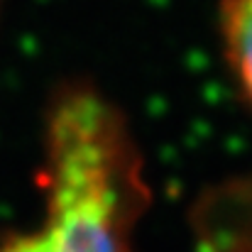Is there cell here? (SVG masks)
I'll use <instances>...</instances> for the list:
<instances>
[{
    "label": "cell",
    "instance_id": "1",
    "mask_svg": "<svg viewBox=\"0 0 252 252\" xmlns=\"http://www.w3.org/2000/svg\"><path fill=\"white\" fill-rule=\"evenodd\" d=\"M44 220L0 252H135L150 206L145 164L120 110L95 88H59L44 120Z\"/></svg>",
    "mask_w": 252,
    "mask_h": 252
},
{
    "label": "cell",
    "instance_id": "2",
    "mask_svg": "<svg viewBox=\"0 0 252 252\" xmlns=\"http://www.w3.org/2000/svg\"><path fill=\"white\" fill-rule=\"evenodd\" d=\"M191 225L193 252H252V174L208 189Z\"/></svg>",
    "mask_w": 252,
    "mask_h": 252
},
{
    "label": "cell",
    "instance_id": "3",
    "mask_svg": "<svg viewBox=\"0 0 252 252\" xmlns=\"http://www.w3.org/2000/svg\"><path fill=\"white\" fill-rule=\"evenodd\" d=\"M220 37L235 81L252 103V0L220 2Z\"/></svg>",
    "mask_w": 252,
    "mask_h": 252
}]
</instances>
